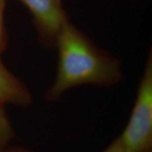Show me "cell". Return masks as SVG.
I'll return each mask as SVG.
<instances>
[{
	"label": "cell",
	"instance_id": "52a82bcc",
	"mask_svg": "<svg viewBox=\"0 0 152 152\" xmlns=\"http://www.w3.org/2000/svg\"><path fill=\"white\" fill-rule=\"evenodd\" d=\"M102 152H127L118 137Z\"/></svg>",
	"mask_w": 152,
	"mask_h": 152
},
{
	"label": "cell",
	"instance_id": "7a4b0ae2",
	"mask_svg": "<svg viewBox=\"0 0 152 152\" xmlns=\"http://www.w3.org/2000/svg\"><path fill=\"white\" fill-rule=\"evenodd\" d=\"M127 152H152V56L146 64L136 94L130 118L118 137Z\"/></svg>",
	"mask_w": 152,
	"mask_h": 152
},
{
	"label": "cell",
	"instance_id": "3957f363",
	"mask_svg": "<svg viewBox=\"0 0 152 152\" xmlns=\"http://www.w3.org/2000/svg\"><path fill=\"white\" fill-rule=\"evenodd\" d=\"M31 14L39 40L44 46L55 48L63 23L69 19L61 0H19Z\"/></svg>",
	"mask_w": 152,
	"mask_h": 152
},
{
	"label": "cell",
	"instance_id": "8992f818",
	"mask_svg": "<svg viewBox=\"0 0 152 152\" xmlns=\"http://www.w3.org/2000/svg\"><path fill=\"white\" fill-rule=\"evenodd\" d=\"M6 1L7 0H0V54L5 51L8 46V34L4 20Z\"/></svg>",
	"mask_w": 152,
	"mask_h": 152
},
{
	"label": "cell",
	"instance_id": "5b68a950",
	"mask_svg": "<svg viewBox=\"0 0 152 152\" xmlns=\"http://www.w3.org/2000/svg\"><path fill=\"white\" fill-rule=\"evenodd\" d=\"M15 137V130L6 112L5 106L0 105V151L10 145Z\"/></svg>",
	"mask_w": 152,
	"mask_h": 152
},
{
	"label": "cell",
	"instance_id": "ba28073f",
	"mask_svg": "<svg viewBox=\"0 0 152 152\" xmlns=\"http://www.w3.org/2000/svg\"><path fill=\"white\" fill-rule=\"evenodd\" d=\"M0 152H34L31 150H28L26 148L20 146H10L8 145L5 148L2 149Z\"/></svg>",
	"mask_w": 152,
	"mask_h": 152
},
{
	"label": "cell",
	"instance_id": "6da1fadb",
	"mask_svg": "<svg viewBox=\"0 0 152 152\" xmlns=\"http://www.w3.org/2000/svg\"><path fill=\"white\" fill-rule=\"evenodd\" d=\"M55 48L58 51V70L54 82L45 94L49 102L60 99L73 87H109L122 79L119 61L98 48L69 19L60 28Z\"/></svg>",
	"mask_w": 152,
	"mask_h": 152
},
{
	"label": "cell",
	"instance_id": "277c9868",
	"mask_svg": "<svg viewBox=\"0 0 152 152\" xmlns=\"http://www.w3.org/2000/svg\"><path fill=\"white\" fill-rule=\"evenodd\" d=\"M32 102L26 84L6 68L0 57V105L27 107Z\"/></svg>",
	"mask_w": 152,
	"mask_h": 152
}]
</instances>
